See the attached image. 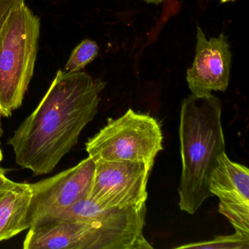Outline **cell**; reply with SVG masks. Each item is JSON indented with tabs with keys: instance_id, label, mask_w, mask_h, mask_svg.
Instances as JSON below:
<instances>
[{
	"instance_id": "1",
	"label": "cell",
	"mask_w": 249,
	"mask_h": 249,
	"mask_svg": "<svg viewBox=\"0 0 249 249\" xmlns=\"http://www.w3.org/2000/svg\"><path fill=\"white\" fill-rule=\"evenodd\" d=\"M105 87L83 71H58L38 106L8 141L17 164L35 176L52 173L95 117Z\"/></svg>"
},
{
	"instance_id": "2",
	"label": "cell",
	"mask_w": 249,
	"mask_h": 249,
	"mask_svg": "<svg viewBox=\"0 0 249 249\" xmlns=\"http://www.w3.org/2000/svg\"><path fill=\"white\" fill-rule=\"evenodd\" d=\"M146 206L106 208L91 199L75 209L78 221L53 220L33 226L24 249H153L143 234Z\"/></svg>"
},
{
	"instance_id": "3",
	"label": "cell",
	"mask_w": 249,
	"mask_h": 249,
	"mask_svg": "<svg viewBox=\"0 0 249 249\" xmlns=\"http://www.w3.org/2000/svg\"><path fill=\"white\" fill-rule=\"evenodd\" d=\"M222 105L212 94L192 95L181 102L180 113L182 173L178 187L179 208L195 214L211 195L210 174L226 144L221 124Z\"/></svg>"
},
{
	"instance_id": "4",
	"label": "cell",
	"mask_w": 249,
	"mask_h": 249,
	"mask_svg": "<svg viewBox=\"0 0 249 249\" xmlns=\"http://www.w3.org/2000/svg\"><path fill=\"white\" fill-rule=\"evenodd\" d=\"M40 20L21 4L0 30V118H8L23 104L34 74Z\"/></svg>"
},
{
	"instance_id": "5",
	"label": "cell",
	"mask_w": 249,
	"mask_h": 249,
	"mask_svg": "<svg viewBox=\"0 0 249 249\" xmlns=\"http://www.w3.org/2000/svg\"><path fill=\"white\" fill-rule=\"evenodd\" d=\"M163 133L157 119L129 108L86 142L89 157L95 162L128 161L145 163L152 168L163 150Z\"/></svg>"
},
{
	"instance_id": "6",
	"label": "cell",
	"mask_w": 249,
	"mask_h": 249,
	"mask_svg": "<svg viewBox=\"0 0 249 249\" xmlns=\"http://www.w3.org/2000/svg\"><path fill=\"white\" fill-rule=\"evenodd\" d=\"M95 170L89 157L52 177L30 183L31 199L27 216L30 227L50 221L59 213L88 197Z\"/></svg>"
},
{
	"instance_id": "7",
	"label": "cell",
	"mask_w": 249,
	"mask_h": 249,
	"mask_svg": "<svg viewBox=\"0 0 249 249\" xmlns=\"http://www.w3.org/2000/svg\"><path fill=\"white\" fill-rule=\"evenodd\" d=\"M151 169L137 161H97L88 198L106 208L146 206Z\"/></svg>"
},
{
	"instance_id": "8",
	"label": "cell",
	"mask_w": 249,
	"mask_h": 249,
	"mask_svg": "<svg viewBox=\"0 0 249 249\" xmlns=\"http://www.w3.org/2000/svg\"><path fill=\"white\" fill-rule=\"evenodd\" d=\"M208 188L219 199L218 212L234 231L249 236V170L231 161L225 152L220 154L210 174Z\"/></svg>"
},
{
	"instance_id": "9",
	"label": "cell",
	"mask_w": 249,
	"mask_h": 249,
	"mask_svg": "<svg viewBox=\"0 0 249 249\" xmlns=\"http://www.w3.org/2000/svg\"><path fill=\"white\" fill-rule=\"evenodd\" d=\"M231 53L227 37L207 40L202 29L197 27L196 52L192 68L188 69L186 81L193 95H210L212 91H226L230 82Z\"/></svg>"
},
{
	"instance_id": "10",
	"label": "cell",
	"mask_w": 249,
	"mask_h": 249,
	"mask_svg": "<svg viewBox=\"0 0 249 249\" xmlns=\"http://www.w3.org/2000/svg\"><path fill=\"white\" fill-rule=\"evenodd\" d=\"M31 196L30 183H16L0 192V242L28 230L27 216Z\"/></svg>"
},
{
	"instance_id": "11",
	"label": "cell",
	"mask_w": 249,
	"mask_h": 249,
	"mask_svg": "<svg viewBox=\"0 0 249 249\" xmlns=\"http://www.w3.org/2000/svg\"><path fill=\"white\" fill-rule=\"evenodd\" d=\"M176 249H249V236L234 231V234L230 235L217 236L208 241L189 243L178 246Z\"/></svg>"
},
{
	"instance_id": "12",
	"label": "cell",
	"mask_w": 249,
	"mask_h": 249,
	"mask_svg": "<svg viewBox=\"0 0 249 249\" xmlns=\"http://www.w3.org/2000/svg\"><path fill=\"white\" fill-rule=\"evenodd\" d=\"M99 46L93 40H84L75 48L65 67L67 72L81 71L98 55Z\"/></svg>"
},
{
	"instance_id": "13",
	"label": "cell",
	"mask_w": 249,
	"mask_h": 249,
	"mask_svg": "<svg viewBox=\"0 0 249 249\" xmlns=\"http://www.w3.org/2000/svg\"><path fill=\"white\" fill-rule=\"evenodd\" d=\"M26 0H0V30L11 13Z\"/></svg>"
},
{
	"instance_id": "14",
	"label": "cell",
	"mask_w": 249,
	"mask_h": 249,
	"mask_svg": "<svg viewBox=\"0 0 249 249\" xmlns=\"http://www.w3.org/2000/svg\"><path fill=\"white\" fill-rule=\"evenodd\" d=\"M17 182L13 181L10 180L6 176H5V170L0 167V192L6 190L10 189L13 186L15 185Z\"/></svg>"
},
{
	"instance_id": "15",
	"label": "cell",
	"mask_w": 249,
	"mask_h": 249,
	"mask_svg": "<svg viewBox=\"0 0 249 249\" xmlns=\"http://www.w3.org/2000/svg\"><path fill=\"white\" fill-rule=\"evenodd\" d=\"M145 2H150V3L160 4L164 0H144Z\"/></svg>"
},
{
	"instance_id": "16",
	"label": "cell",
	"mask_w": 249,
	"mask_h": 249,
	"mask_svg": "<svg viewBox=\"0 0 249 249\" xmlns=\"http://www.w3.org/2000/svg\"><path fill=\"white\" fill-rule=\"evenodd\" d=\"M2 159H3V154H2V150L0 148V163L2 161Z\"/></svg>"
},
{
	"instance_id": "17",
	"label": "cell",
	"mask_w": 249,
	"mask_h": 249,
	"mask_svg": "<svg viewBox=\"0 0 249 249\" xmlns=\"http://www.w3.org/2000/svg\"><path fill=\"white\" fill-rule=\"evenodd\" d=\"M2 132H3V131H2V125H1V123H0V137L2 136Z\"/></svg>"
},
{
	"instance_id": "18",
	"label": "cell",
	"mask_w": 249,
	"mask_h": 249,
	"mask_svg": "<svg viewBox=\"0 0 249 249\" xmlns=\"http://www.w3.org/2000/svg\"><path fill=\"white\" fill-rule=\"evenodd\" d=\"M222 2H229V1H234V0H221Z\"/></svg>"
}]
</instances>
